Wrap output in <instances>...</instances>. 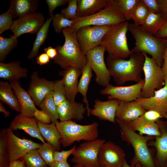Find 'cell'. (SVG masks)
Here are the masks:
<instances>
[{"label": "cell", "mask_w": 167, "mask_h": 167, "mask_svg": "<svg viewBox=\"0 0 167 167\" xmlns=\"http://www.w3.org/2000/svg\"><path fill=\"white\" fill-rule=\"evenodd\" d=\"M120 129L121 137L123 141L126 142L132 147L134 155L130 161L132 167L139 163L142 167H156L155 153L148 147L149 141L154 139L155 137L148 135L143 136L133 130L127 122L115 118Z\"/></svg>", "instance_id": "1"}, {"label": "cell", "mask_w": 167, "mask_h": 167, "mask_svg": "<svg viewBox=\"0 0 167 167\" xmlns=\"http://www.w3.org/2000/svg\"><path fill=\"white\" fill-rule=\"evenodd\" d=\"M144 60L143 53H132L128 60L108 56L106 62L111 76L116 84L120 85L128 81L137 83L142 79L141 73Z\"/></svg>", "instance_id": "2"}, {"label": "cell", "mask_w": 167, "mask_h": 167, "mask_svg": "<svg viewBox=\"0 0 167 167\" xmlns=\"http://www.w3.org/2000/svg\"><path fill=\"white\" fill-rule=\"evenodd\" d=\"M128 28L135 42V46L131 50L132 53L148 54L154 62L162 67L164 53L167 46V38L156 37L134 23H129Z\"/></svg>", "instance_id": "3"}, {"label": "cell", "mask_w": 167, "mask_h": 167, "mask_svg": "<svg viewBox=\"0 0 167 167\" xmlns=\"http://www.w3.org/2000/svg\"><path fill=\"white\" fill-rule=\"evenodd\" d=\"M62 32L65 42L62 46L58 45L55 47L57 55L53 60L54 62L63 70L70 66L83 69L87 64V59L81 51L75 32L66 27Z\"/></svg>", "instance_id": "4"}, {"label": "cell", "mask_w": 167, "mask_h": 167, "mask_svg": "<svg viewBox=\"0 0 167 167\" xmlns=\"http://www.w3.org/2000/svg\"><path fill=\"white\" fill-rule=\"evenodd\" d=\"M61 137V144L64 147L72 145L75 142L93 140L99 135L98 123L82 125L72 120L57 121L55 123Z\"/></svg>", "instance_id": "5"}, {"label": "cell", "mask_w": 167, "mask_h": 167, "mask_svg": "<svg viewBox=\"0 0 167 167\" xmlns=\"http://www.w3.org/2000/svg\"><path fill=\"white\" fill-rule=\"evenodd\" d=\"M128 23L125 21L112 25L103 36L100 45L104 47L109 56L124 59L132 54L126 37Z\"/></svg>", "instance_id": "6"}, {"label": "cell", "mask_w": 167, "mask_h": 167, "mask_svg": "<svg viewBox=\"0 0 167 167\" xmlns=\"http://www.w3.org/2000/svg\"><path fill=\"white\" fill-rule=\"evenodd\" d=\"M70 28L75 32L80 28L88 25H113L126 21L117 6L116 0H109L108 5L92 15L77 17Z\"/></svg>", "instance_id": "7"}, {"label": "cell", "mask_w": 167, "mask_h": 167, "mask_svg": "<svg viewBox=\"0 0 167 167\" xmlns=\"http://www.w3.org/2000/svg\"><path fill=\"white\" fill-rule=\"evenodd\" d=\"M143 54L145 60L143 70L145 78L141 96L142 98H147L153 96L155 90L164 86L165 78L162 67L159 66L146 54Z\"/></svg>", "instance_id": "8"}, {"label": "cell", "mask_w": 167, "mask_h": 167, "mask_svg": "<svg viewBox=\"0 0 167 167\" xmlns=\"http://www.w3.org/2000/svg\"><path fill=\"white\" fill-rule=\"evenodd\" d=\"M105 142L104 139H97L82 143L76 148L72 155L71 161L87 167H96L99 165L98 153L102 145Z\"/></svg>", "instance_id": "9"}, {"label": "cell", "mask_w": 167, "mask_h": 167, "mask_svg": "<svg viewBox=\"0 0 167 167\" xmlns=\"http://www.w3.org/2000/svg\"><path fill=\"white\" fill-rule=\"evenodd\" d=\"M111 26L88 25L76 30V36L82 53L86 55L89 51L100 45L103 36Z\"/></svg>", "instance_id": "10"}, {"label": "cell", "mask_w": 167, "mask_h": 167, "mask_svg": "<svg viewBox=\"0 0 167 167\" xmlns=\"http://www.w3.org/2000/svg\"><path fill=\"white\" fill-rule=\"evenodd\" d=\"M105 51L104 47L100 45L89 51L86 55L87 63L95 74L96 83L104 87L109 84L111 77L104 60Z\"/></svg>", "instance_id": "11"}, {"label": "cell", "mask_w": 167, "mask_h": 167, "mask_svg": "<svg viewBox=\"0 0 167 167\" xmlns=\"http://www.w3.org/2000/svg\"><path fill=\"white\" fill-rule=\"evenodd\" d=\"M144 83V79H142L139 82L128 86H115L109 84L101 90L100 93L107 95L109 100L131 101L142 97L141 91Z\"/></svg>", "instance_id": "12"}, {"label": "cell", "mask_w": 167, "mask_h": 167, "mask_svg": "<svg viewBox=\"0 0 167 167\" xmlns=\"http://www.w3.org/2000/svg\"><path fill=\"white\" fill-rule=\"evenodd\" d=\"M7 143L11 161L22 159L30 151L39 148L42 144L17 136L9 127L7 128Z\"/></svg>", "instance_id": "13"}, {"label": "cell", "mask_w": 167, "mask_h": 167, "mask_svg": "<svg viewBox=\"0 0 167 167\" xmlns=\"http://www.w3.org/2000/svg\"><path fill=\"white\" fill-rule=\"evenodd\" d=\"M45 18L42 13L35 12L13 20L10 30L16 38L25 33H36L45 23Z\"/></svg>", "instance_id": "14"}, {"label": "cell", "mask_w": 167, "mask_h": 167, "mask_svg": "<svg viewBox=\"0 0 167 167\" xmlns=\"http://www.w3.org/2000/svg\"><path fill=\"white\" fill-rule=\"evenodd\" d=\"M126 155L124 150L111 141L100 148L98 155L99 165L104 167H122Z\"/></svg>", "instance_id": "15"}, {"label": "cell", "mask_w": 167, "mask_h": 167, "mask_svg": "<svg viewBox=\"0 0 167 167\" xmlns=\"http://www.w3.org/2000/svg\"><path fill=\"white\" fill-rule=\"evenodd\" d=\"M54 82L40 77L37 71L32 74L27 92L36 105L39 106L46 96L53 91Z\"/></svg>", "instance_id": "16"}, {"label": "cell", "mask_w": 167, "mask_h": 167, "mask_svg": "<svg viewBox=\"0 0 167 167\" xmlns=\"http://www.w3.org/2000/svg\"><path fill=\"white\" fill-rule=\"evenodd\" d=\"M156 122L159 124L161 135L149 141L148 145L154 148L156 167H167V121L161 119Z\"/></svg>", "instance_id": "17"}, {"label": "cell", "mask_w": 167, "mask_h": 167, "mask_svg": "<svg viewBox=\"0 0 167 167\" xmlns=\"http://www.w3.org/2000/svg\"><path fill=\"white\" fill-rule=\"evenodd\" d=\"M136 100L146 110H155L164 118L167 113V78L165 79L164 86L155 90L153 96L147 98L140 97Z\"/></svg>", "instance_id": "18"}, {"label": "cell", "mask_w": 167, "mask_h": 167, "mask_svg": "<svg viewBox=\"0 0 167 167\" xmlns=\"http://www.w3.org/2000/svg\"><path fill=\"white\" fill-rule=\"evenodd\" d=\"M57 109L60 121H81L84 118L87 112L86 107L84 104L66 100L58 105Z\"/></svg>", "instance_id": "19"}, {"label": "cell", "mask_w": 167, "mask_h": 167, "mask_svg": "<svg viewBox=\"0 0 167 167\" xmlns=\"http://www.w3.org/2000/svg\"><path fill=\"white\" fill-rule=\"evenodd\" d=\"M82 69L70 66L59 72L65 90L66 99L69 101H75L78 93V86L79 77L81 75Z\"/></svg>", "instance_id": "20"}, {"label": "cell", "mask_w": 167, "mask_h": 167, "mask_svg": "<svg viewBox=\"0 0 167 167\" xmlns=\"http://www.w3.org/2000/svg\"><path fill=\"white\" fill-rule=\"evenodd\" d=\"M9 128L13 131L22 130L31 136L45 143L38 127L37 121L33 117L25 116L20 113L11 122Z\"/></svg>", "instance_id": "21"}, {"label": "cell", "mask_w": 167, "mask_h": 167, "mask_svg": "<svg viewBox=\"0 0 167 167\" xmlns=\"http://www.w3.org/2000/svg\"><path fill=\"white\" fill-rule=\"evenodd\" d=\"M120 101L116 99L104 101L96 99L95 101L93 108L91 109L90 114L101 120L115 124L116 113Z\"/></svg>", "instance_id": "22"}, {"label": "cell", "mask_w": 167, "mask_h": 167, "mask_svg": "<svg viewBox=\"0 0 167 167\" xmlns=\"http://www.w3.org/2000/svg\"><path fill=\"white\" fill-rule=\"evenodd\" d=\"M146 111L136 100L131 101H121L115 117L121 120L129 122L141 116Z\"/></svg>", "instance_id": "23"}, {"label": "cell", "mask_w": 167, "mask_h": 167, "mask_svg": "<svg viewBox=\"0 0 167 167\" xmlns=\"http://www.w3.org/2000/svg\"><path fill=\"white\" fill-rule=\"evenodd\" d=\"M10 84L20 105V113L26 116H33L37 108L28 92L22 87L19 81L10 82Z\"/></svg>", "instance_id": "24"}, {"label": "cell", "mask_w": 167, "mask_h": 167, "mask_svg": "<svg viewBox=\"0 0 167 167\" xmlns=\"http://www.w3.org/2000/svg\"><path fill=\"white\" fill-rule=\"evenodd\" d=\"M20 64L19 61L7 63L0 62V78L10 82L26 77L28 70L22 67Z\"/></svg>", "instance_id": "25"}, {"label": "cell", "mask_w": 167, "mask_h": 167, "mask_svg": "<svg viewBox=\"0 0 167 167\" xmlns=\"http://www.w3.org/2000/svg\"><path fill=\"white\" fill-rule=\"evenodd\" d=\"M39 2L38 0H11L8 10L13 18H19L36 12Z\"/></svg>", "instance_id": "26"}, {"label": "cell", "mask_w": 167, "mask_h": 167, "mask_svg": "<svg viewBox=\"0 0 167 167\" xmlns=\"http://www.w3.org/2000/svg\"><path fill=\"white\" fill-rule=\"evenodd\" d=\"M109 0H77V16H89L100 11L109 5Z\"/></svg>", "instance_id": "27"}, {"label": "cell", "mask_w": 167, "mask_h": 167, "mask_svg": "<svg viewBox=\"0 0 167 167\" xmlns=\"http://www.w3.org/2000/svg\"><path fill=\"white\" fill-rule=\"evenodd\" d=\"M127 122L133 130L138 131L141 135H145L155 137L161 135L159 125L157 122L149 121L142 116Z\"/></svg>", "instance_id": "28"}, {"label": "cell", "mask_w": 167, "mask_h": 167, "mask_svg": "<svg viewBox=\"0 0 167 167\" xmlns=\"http://www.w3.org/2000/svg\"><path fill=\"white\" fill-rule=\"evenodd\" d=\"M37 121L38 127L41 135L44 139L51 144L56 151L60 148L61 137L55 123L45 124Z\"/></svg>", "instance_id": "29"}, {"label": "cell", "mask_w": 167, "mask_h": 167, "mask_svg": "<svg viewBox=\"0 0 167 167\" xmlns=\"http://www.w3.org/2000/svg\"><path fill=\"white\" fill-rule=\"evenodd\" d=\"M0 100L12 109L21 113L20 105L10 84L7 81L0 82Z\"/></svg>", "instance_id": "30"}, {"label": "cell", "mask_w": 167, "mask_h": 167, "mask_svg": "<svg viewBox=\"0 0 167 167\" xmlns=\"http://www.w3.org/2000/svg\"><path fill=\"white\" fill-rule=\"evenodd\" d=\"M92 70L91 67L87 63L82 69L81 77L79 82L77 88L78 92L80 93L83 97V100L86 105L88 116L90 115L91 109L87 96L89 85L93 75Z\"/></svg>", "instance_id": "31"}, {"label": "cell", "mask_w": 167, "mask_h": 167, "mask_svg": "<svg viewBox=\"0 0 167 167\" xmlns=\"http://www.w3.org/2000/svg\"><path fill=\"white\" fill-rule=\"evenodd\" d=\"M52 20V17L48 18L36 33L33 47L27 57L28 59H32L38 55L40 48L44 44L47 37Z\"/></svg>", "instance_id": "32"}, {"label": "cell", "mask_w": 167, "mask_h": 167, "mask_svg": "<svg viewBox=\"0 0 167 167\" xmlns=\"http://www.w3.org/2000/svg\"><path fill=\"white\" fill-rule=\"evenodd\" d=\"M167 21V17L161 13H150L144 24L141 26L154 35L162 28Z\"/></svg>", "instance_id": "33"}, {"label": "cell", "mask_w": 167, "mask_h": 167, "mask_svg": "<svg viewBox=\"0 0 167 167\" xmlns=\"http://www.w3.org/2000/svg\"><path fill=\"white\" fill-rule=\"evenodd\" d=\"M11 162L7 128H4L0 131V167H9Z\"/></svg>", "instance_id": "34"}, {"label": "cell", "mask_w": 167, "mask_h": 167, "mask_svg": "<svg viewBox=\"0 0 167 167\" xmlns=\"http://www.w3.org/2000/svg\"><path fill=\"white\" fill-rule=\"evenodd\" d=\"M41 110L46 112L50 117L52 122L56 123L59 119L57 106L53 97V91L45 98L39 106Z\"/></svg>", "instance_id": "35"}, {"label": "cell", "mask_w": 167, "mask_h": 167, "mask_svg": "<svg viewBox=\"0 0 167 167\" xmlns=\"http://www.w3.org/2000/svg\"><path fill=\"white\" fill-rule=\"evenodd\" d=\"M150 12L142 0L129 15L130 19H132L136 25L142 26L145 23Z\"/></svg>", "instance_id": "36"}, {"label": "cell", "mask_w": 167, "mask_h": 167, "mask_svg": "<svg viewBox=\"0 0 167 167\" xmlns=\"http://www.w3.org/2000/svg\"><path fill=\"white\" fill-rule=\"evenodd\" d=\"M17 38L13 35L9 38L0 36V61L3 62L9 53L17 46Z\"/></svg>", "instance_id": "37"}, {"label": "cell", "mask_w": 167, "mask_h": 167, "mask_svg": "<svg viewBox=\"0 0 167 167\" xmlns=\"http://www.w3.org/2000/svg\"><path fill=\"white\" fill-rule=\"evenodd\" d=\"M21 159L24 161L26 167H47L48 166L37 149L28 152Z\"/></svg>", "instance_id": "38"}, {"label": "cell", "mask_w": 167, "mask_h": 167, "mask_svg": "<svg viewBox=\"0 0 167 167\" xmlns=\"http://www.w3.org/2000/svg\"><path fill=\"white\" fill-rule=\"evenodd\" d=\"M141 0H116L117 4L121 13L126 20H130L128 16Z\"/></svg>", "instance_id": "39"}, {"label": "cell", "mask_w": 167, "mask_h": 167, "mask_svg": "<svg viewBox=\"0 0 167 167\" xmlns=\"http://www.w3.org/2000/svg\"><path fill=\"white\" fill-rule=\"evenodd\" d=\"M37 150L48 166L50 167L54 161V154L56 151L54 148L49 143L45 142L43 143Z\"/></svg>", "instance_id": "40"}, {"label": "cell", "mask_w": 167, "mask_h": 167, "mask_svg": "<svg viewBox=\"0 0 167 167\" xmlns=\"http://www.w3.org/2000/svg\"><path fill=\"white\" fill-rule=\"evenodd\" d=\"M52 25L57 33L62 32V29L66 27L71 28L73 21L65 18L61 13H56L52 17Z\"/></svg>", "instance_id": "41"}, {"label": "cell", "mask_w": 167, "mask_h": 167, "mask_svg": "<svg viewBox=\"0 0 167 167\" xmlns=\"http://www.w3.org/2000/svg\"><path fill=\"white\" fill-rule=\"evenodd\" d=\"M53 95L57 106L66 100L65 90L62 79L54 82Z\"/></svg>", "instance_id": "42"}, {"label": "cell", "mask_w": 167, "mask_h": 167, "mask_svg": "<svg viewBox=\"0 0 167 167\" xmlns=\"http://www.w3.org/2000/svg\"><path fill=\"white\" fill-rule=\"evenodd\" d=\"M68 3L67 6L63 8L60 13L65 18L73 20L77 17V0H68Z\"/></svg>", "instance_id": "43"}, {"label": "cell", "mask_w": 167, "mask_h": 167, "mask_svg": "<svg viewBox=\"0 0 167 167\" xmlns=\"http://www.w3.org/2000/svg\"><path fill=\"white\" fill-rule=\"evenodd\" d=\"M13 18L12 15L8 10L0 15V35L10 30L13 22Z\"/></svg>", "instance_id": "44"}, {"label": "cell", "mask_w": 167, "mask_h": 167, "mask_svg": "<svg viewBox=\"0 0 167 167\" xmlns=\"http://www.w3.org/2000/svg\"><path fill=\"white\" fill-rule=\"evenodd\" d=\"M76 146L74 145L71 149L61 152L55 151L54 154V161H67L68 157L75 152Z\"/></svg>", "instance_id": "45"}, {"label": "cell", "mask_w": 167, "mask_h": 167, "mask_svg": "<svg viewBox=\"0 0 167 167\" xmlns=\"http://www.w3.org/2000/svg\"><path fill=\"white\" fill-rule=\"evenodd\" d=\"M33 117L38 121L44 124H49L52 122L51 119L49 115L42 110L36 109Z\"/></svg>", "instance_id": "46"}, {"label": "cell", "mask_w": 167, "mask_h": 167, "mask_svg": "<svg viewBox=\"0 0 167 167\" xmlns=\"http://www.w3.org/2000/svg\"><path fill=\"white\" fill-rule=\"evenodd\" d=\"M68 0H46L49 8L48 14L50 17L54 15L53 12L57 7L64 5L67 3Z\"/></svg>", "instance_id": "47"}, {"label": "cell", "mask_w": 167, "mask_h": 167, "mask_svg": "<svg viewBox=\"0 0 167 167\" xmlns=\"http://www.w3.org/2000/svg\"><path fill=\"white\" fill-rule=\"evenodd\" d=\"M141 116L146 120L152 122H156L163 118L159 112L153 110H146Z\"/></svg>", "instance_id": "48"}, {"label": "cell", "mask_w": 167, "mask_h": 167, "mask_svg": "<svg viewBox=\"0 0 167 167\" xmlns=\"http://www.w3.org/2000/svg\"><path fill=\"white\" fill-rule=\"evenodd\" d=\"M150 13L160 12L157 0H142Z\"/></svg>", "instance_id": "49"}, {"label": "cell", "mask_w": 167, "mask_h": 167, "mask_svg": "<svg viewBox=\"0 0 167 167\" xmlns=\"http://www.w3.org/2000/svg\"><path fill=\"white\" fill-rule=\"evenodd\" d=\"M50 58L45 53H43L38 55L36 58L37 63L40 65H43L48 63L50 61Z\"/></svg>", "instance_id": "50"}, {"label": "cell", "mask_w": 167, "mask_h": 167, "mask_svg": "<svg viewBox=\"0 0 167 167\" xmlns=\"http://www.w3.org/2000/svg\"><path fill=\"white\" fill-rule=\"evenodd\" d=\"M160 12L167 17V0H157Z\"/></svg>", "instance_id": "51"}, {"label": "cell", "mask_w": 167, "mask_h": 167, "mask_svg": "<svg viewBox=\"0 0 167 167\" xmlns=\"http://www.w3.org/2000/svg\"><path fill=\"white\" fill-rule=\"evenodd\" d=\"M44 52L51 59L54 60L57 55V51L56 49L51 46L45 48L44 49Z\"/></svg>", "instance_id": "52"}, {"label": "cell", "mask_w": 167, "mask_h": 167, "mask_svg": "<svg viewBox=\"0 0 167 167\" xmlns=\"http://www.w3.org/2000/svg\"><path fill=\"white\" fill-rule=\"evenodd\" d=\"M163 64L162 69L164 73L165 79L167 78V46L163 55Z\"/></svg>", "instance_id": "53"}, {"label": "cell", "mask_w": 167, "mask_h": 167, "mask_svg": "<svg viewBox=\"0 0 167 167\" xmlns=\"http://www.w3.org/2000/svg\"><path fill=\"white\" fill-rule=\"evenodd\" d=\"M154 36L158 38H167V21L162 28Z\"/></svg>", "instance_id": "54"}, {"label": "cell", "mask_w": 167, "mask_h": 167, "mask_svg": "<svg viewBox=\"0 0 167 167\" xmlns=\"http://www.w3.org/2000/svg\"><path fill=\"white\" fill-rule=\"evenodd\" d=\"M9 167H26L24 161L22 159L11 161Z\"/></svg>", "instance_id": "55"}, {"label": "cell", "mask_w": 167, "mask_h": 167, "mask_svg": "<svg viewBox=\"0 0 167 167\" xmlns=\"http://www.w3.org/2000/svg\"><path fill=\"white\" fill-rule=\"evenodd\" d=\"M50 167H71L67 161H54Z\"/></svg>", "instance_id": "56"}, {"label": "cell", "mask_w": 167, "mask_h": 167, "mask_svg": "<svg viewBox=\"0 0 167 167\" xmlns=\"http://www.w3.org/2000/svg\"><path fill=\"white\" fill-rule=\"evenodd\" d=\"M0 112L3 113L5 117H7L10 115V112L6 109L1 101L0 102Z\"/></svg>", "instance_id": "57"}, {"label": "cell", "mask_w": 167, "mask_h": 167, "mask_svg": "<svg viewBox=\"0 0 167 167\" xmlns=\"http://www.w3.org/2000/svg\"><path fill=\"white\" fill-rule=\"evenodd\" d=\"M122 167H131L127 163L126 159L124 160Z\"/></svg>", "instance_id": "58"}, {"label": "cell", "mask_w": 167, "mask_h": 167, "mask_svg": "<svg viewBox=\"0 0 167 167\" xmlns=\"http://www.w3.org/2000/svg\"><path fill=\"white\" fill-rule=\"evenodd\" d=\"M73 167H87L84 166H83L81 165H79L77 164L73 166Z\"/></svg>", "instance_id": "59"}, {"label": "cell", "mask_w": 167, "mask_h": 167, "mask_svg": "<svg viewBox=\"0 0 167 167\" xmlns=\"http://www.w3.org/2000/svg\"><path fill=\"white\" fill-rule=\"evenodd\" d=\"M133 167H142L139 163L135 164Z\"/></svg>", "instance_id": "60"}, {"label": "cell", "mask_w": 167, "mask_h": 167, "mask_svg": "<svg viewBox=\"0 0 167 167\" xmlns=\"http://www.w3.org/2000/svg\"><path fill=\"white\" fill-rule=\"evenodd\" d=\"M164 118L167 119V113L164 116Z\"/></svg>", "instance_id": "61"}, {"label": "cell", "mask_w": 167, "mask_h": 167, "mask_svg": "<svg viewBox=\"0 0 167 167\" xmlns=\"http://www.w3.org/2000/svg\"><path fill=\"white\" fill-rule=\"evenodd\" d=\"M96 167H104V166H102L100 165H99V166H97Z\"/></svg>", "instance_id": "62"}]
</instances>
